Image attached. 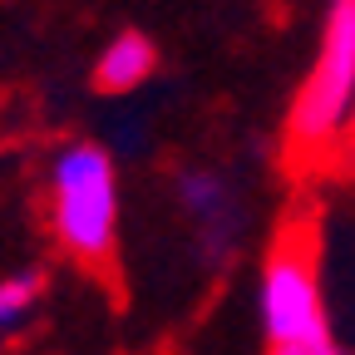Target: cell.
Returning a JSON list of instances; mask_svg holds the SVG:
<instances>
[{
	"label": "cell",
	"mask_w": 355,
	"mask_h": 355,
	"mask_svg": "<svg viewBox=\"0 0 355 355\" xmlns=\"http://www.w3.org/2000/svg\"><path fill=\"white\" fill-rule=\"evenodd\" d=\"M119 217L123 202L114 153L94 139L60 144L44 168V222L55 247L84 272H109L119 257Z\"/></svg>",
	"instance_id": "6da1fadb"
},
{
	"label": "cell",
	"mask_w": 355,
	"mask_h": 355,
	"mask_svg": "<svg viewBox=\"0 0 355 355\" xmlns=\"http://www.w3.org/2000/svg\"><path fill=\"white\" fill-rule=\"evenodd\" d=\"M257 331L266 355H350L321 282L316 247L301 227L272 242L257 277Z\"/></svg>",
	"instance_id": "7a4b0ae2"
},
{
	"label": "cell",
	"mask_w": 355,
	"mask_h": 355,
	"mask_svg": "<svg viewBox=\"0 0 355 355\" xmlns=\"http://www.w3.org/2000/svg\"><path fill=\"white\" fill-rule=\"evenodd\" d=\"M355 109V0H331L311 69L286 114V148L301 163H326L345 144Z\"/></svg>",
	"instance_id": "3957f363"
},
{
	"label": "cell",
	"mask_w": 355,
	"mask_h": 355,
	"mask_svg": "<svg viewBox=\"0 0 355 355\" xmlns=\"http://www.w3.org/2000/svg\"><path fill=\"white\" fill-rule=\"evenodd\" d=\"M173 202L183 212V227L193 232L198 261L207 272H222L247 237V193L232 173H222L212 163H188L173 173Z\"/></svg>",
	"instance_id": "277c9868"
},
{
	"label": "cell",
	"mask_w": 355,
	"mask_h": 355,
	"mask_svg": "<svg viewBox=\"0 0 355 355\" xmlns=\"http://www.w3.org/2000/svg\"><path fill=\"white\" fill-rule=\"evenodd\" d=\"M153 69H158V44L148 35H139V30H123L94 60V89L99 94H119V99L139 94V89L153 79Z\"/></svg>",
	"instance_id": "5b68a950"
},
{
	"label": "cell",
	"mask_w": 355,
	"mask_h": 355,
	"mask_svg": "<svg viewBox=\"0 0 355 355\" xmlns=\"http://www.w3.org/2000/svg\"><path fill=\"white\" fill-rule=\"evenodd\" d=\"M40 301H44V272L40 266H20V272L0 277V340L25 331L40 316Z\"/></svg>",
	"instance_id": "8992f818"
},
{
	"label": "cell",
	"mask_w": 355,
	"mask_h": 355,
	"mask_svg": "<svg viewBox=\"0 0 355 355\" xmlns=\"http://www.w3.org/2000/svg\"><path fill=\"white\" fill-rule=\"evenodd\" d=\"M340 148H350V153H355V109H350V123H345V144H340Z\"/></svg>",
	"instance_id": "52a82bcc"
}]
</instances>
